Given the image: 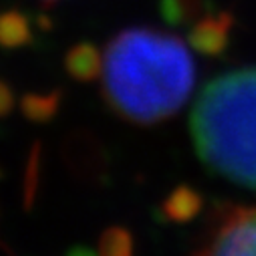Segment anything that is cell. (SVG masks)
Returning <instances> with one entry per match:
<instances>
[{
	"label": "cell",
	"mask_w": 256,
	"mask_h": 256,
	"mask_svg": "<svg viewBox=\"0 0 256 256\" xmlns=\"http://www.w3.org/2000/svg\"><path fill=\"white\" fill-rule=\"evenodd\" d=\"M101 79L105 101L119 117L154 125L188 101L196 67L180 36L156 28H127L107 44Z\"/></svg>",
	"instance_id": "6da1fadb"
},
{
	"label": "cell",
	"mask_w": 256,
	"mask_h": 256,
	"mask_svg": "<svg viewBox=\"0 0 256 256\" xmlns=\"http://www.w3.org/2000/svg\"><path fill=\"white\" fill-rule=\"evenodd\" d=\"M192 136L214 174L256 190V67L206 85L192 113Z\"/></svg>",
	"instance_id": "7a4b0ae2"
},
{
	"label": "cell",
	"mask_w": 256,
	"mask_h": 256,
	"mask_svg": "<svg viewBox=\"0 0 256 256\" xmlns=\"http://www.w3.org/2000/svg\"><path fill=\"white\" fill-rule=\"evenodd\" d=\"M192 256H256V208H234Z\"/></svg>",
	"instance_id": "3957f363"
},
{
	"label": "cell",
	"mask_w": 256,
	"mask_h": 256,
	"mask_svg": "<svg viewBox=\"0 0 256 256\" xmlns=\"http://www.w3.org/2000/svg\"><path fill=\"white\" fill-rule=\"evenodd\" d=\"M232 28H234L232 12H226V10L212 12V14L202 16L192 26L188 40L198 52L206 56H218L228 48Z\"/></svg>",
	"instance_id": "277c9868"
},
{
	"label": "cell",
	"mask_w": 256,
	"mask_h": 256,
	"mask_svg": "<svg viewBox=\"0 0 256 256\" xmlns=\"http://www.w3.org/2000/svg\"><path fill=\"white\" fill-rule=\"evenodd\" d=\"M105 56L93 42H79L75 44L65 56L67 73L79 83H91L103 75Z\"/></svg>",
	"instance_id": "5b68a950"
},
{
	"label": "cell",
	"mask_w": 256,
	"mask_h": 256,
	"mask_svg": "<svg viewBox=\"0 0 256 256\" xmlns=\"http://www.w3.org/2000/svg\"><path fill=\"white\" fill-rule=\"evenodd\" d=\"M202 206H204V200L194 188L180 186L168 196V200L164 202L162 210H164V216L170 222L184 224V222L194 220L200 214Z\"/></svg>",
	"instance_id": "8992f818"
},
{
	"label": "cell",
	"mask_w": 256,
	"mask_h": 256,
	"mask_svg": "<svg viewBox=\"0 0 256 256\" xmlns=\"http://www.w3.org/2000/svg\"><path fill=\"white\" fill-rule=\"evenodd\" d=\"M34 38L30 18L20 10L0 12V46L2 48H22Z\"/></svg>",
	"instance_id": "52a82bcc"
},
{
	"label": "cell",
	"mask_w": 256,
	"mask_h": 256,
	"mask_svg": "<svg viewBox=\"0 0 256 256\" xmlns=\"http://www.w3.org/2000/svg\"><path fill=\"white\" fill-rule=\"evenodd\" d=\"M204 0H162L160 12L170 26H186L198 16L206 14Z\"/></svg>",
	"instance_id": "ba28073f"
},
{
	"label": "cell",
	"mask_w": 256,
	"mask_h": 256,
	"mask_svg": "<svg viewBox=\"0 0 256 256\" xmlns=\"http://www.w3.org/2000/svg\"><path fill=\"white\" fill-rule=\"evenodd\" d=\"M60 91H52V93H28L22 97V103H20V109L22 113L34 121V123H46L50 121L58 107H60Z\"/></svg>",
	"instance_id": "9c48e42d"
},
{
	"label": "cell",
	"mask_w": 256,
	"mask_h": 256,
	"mask_svg": "<svg viewBox=\"0 0 256 256\" xmlns=\"http://www.w3.org/2000/svg\"><path fill=\"white\" fill-rule=\"evenodd\" d=\"M134 236L119 226L107 228L99 240V256H134Z\"/></svg>",
	"instance_id": "30bf717a"
},
{
	"label": "cell",
	"mask_w": 256,
	"mask_h": 256,
	"mask_svg": "<svg viewBox=\"0 0 256 256\" xmlns=\"http://www.w3.org/2000/svg\"><path fill=\"white\" fill-rule=\"evenodd\" d=\"M12 109H14V91L4 81H0V117H6Z\"/></svg>",
	"instance_id": "8fae6325"
},
{
	"label": "cell",
	"mask_w": 256,
	"mask_h": 256,
	"mask_svg": "<svg viewBox=\"0 0 256 256\" xmlns=\"http://www.w3.org/2000/svg\"><path fill=\"white\" fill-rule=\"evenodd\" d=\"M69 256H99V252L95 254V252H91V250H87V248L77 246V248H73V250L69 252Z\"/></svg>",
	"instance_id": "7c38bea8"
},
{
	"label": "cell",
	"mask_w": 256,
	"mask_h": 256,
	"mask_svg": "<svg viewBox=\"0 0 256 256\" xmlns=\"http://www.w3.org/2000/svg\"><path fill=\"white\" fill-rule=\"evenodd\" d=\"M44 2H48V4H50V2H56V0H44Z\"/></svg>",
	"instance_id": "4fadbf2b"
}]
</instances>
